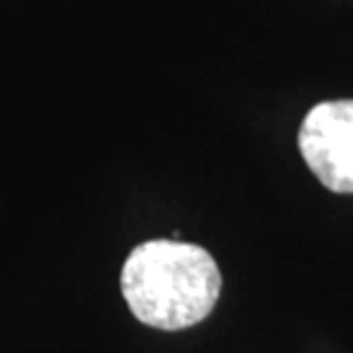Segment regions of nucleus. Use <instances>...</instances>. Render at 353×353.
<instances>
[{"label": "nucleus", "mask_w": 353, "mask_h": 353, "mask_svg": "<svg viewBox=\"0 0 353 353\" xmlns=\"http://www.w3.org/2000/svg\"><path fill=\"white\" fill-rule=\"evenodd\" d=\"M119 285L138 321L159 330H181L211 314L223 278L202 245L154 239L131 250Z\"/></svg>", "instance_id": "1"}, {"label": "nucleus", "mask_w": 353, "mask_h": 353, "mask_svg": "<svg viewBox=\"0 0 353 353\" xmlns=\"http://www.w3.org/2000/svg\"><path fill=\"white\" fill-rule=\"evenodd\" d=\"M307 168L333 193H353V99L310 108L299 131Z\"/></svg>", "instance_id": "2"}]
</instances>
